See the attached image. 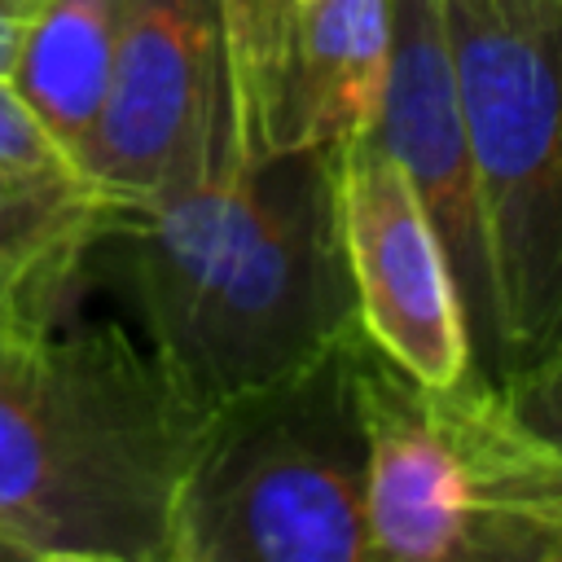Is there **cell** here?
<instances>
[{"mask_svg": "<svg viewBox=\"0 0 562 562\" xmlns=\"http://www.w3.org/2000/svg\"><path fill=\"white\" fill-rule=\"evenodd\" d=\"M224 57V0H132L101 114L83 149L88 184L136 211L180 162Z\"/></svg>", "mask_w": 562, "mask_h": 562, "instance_id": "9", "label": "cell"}, {"mask_svg": "<svg viewBox=\"0 0 562 562\" xmlns=\"http://www.w3.org/2000/svg\"><path fill=\"white\" fill-rule=\"evenodd\" d=\"M369 531L391 562H562V439L505 386H422L360 329Z\"/></svg>", "mask_w": 562, "mask_h": 562, "instance_id": "3", "label": "cell"}, {"mask_svg": "<svg viewBox=\"0 0 562 562\" xmlns=\"http://www.w3.org/2000/svg\"><path fill=\"white\" fill-rule=\"evenodd\" d=\"M342 250L364 338L413 382L452 386L474 373L470 321L452 263L404 167L378 132L334 149Z\"/></svg>", "mask_w": 562, "mask_h": 562, "instance_id": "6", "label": "cell"}, {"mask_svg": "<svg viewBox=\"0 0 562 562\" xmlns=\"http://www.w3.org/2000/svg\"><path fill=\"white\" fill-rule=\"evenodd\" d=\"M356 347L360 325L202 417L176 492L167 562L378 558Z\"/></svg>", "mask_w": 562, "mask_h": 562, "instance_id": "4", "label": "cell"}, {"mask_svg": "<svg viewBox=\"0 0 562 562\" xmlns=\"http://www.w3.org/2000/svg\"><path fill=\"white\" fill-rule=\"evenodd\" d=\"M127 9L132 0H40L13 61V83L70 149L79 171Z\"/></svg>", "mask_w": 562, "mask_h": 562, "instance_id": "10", "label": "cell"}, {"mask_svg": "<svg viewBox=\"0 0 562 562\" xmlns=\"http://www.w3.org/2000/svg\"><path fill=\"white\" fill-rule=\"evenodd\" d=\"M119 215L92 189H57L0 171V316H48Z\"/></svg>", "mask_w": 562, "mask_h": 562, "instance_id": "11", "label": "cell"}, {"mask_svg": "<svg viewBox=\"0 0 562 562\" xmlns=\"http://www.w3.org/2000/svg\"><path fill=\"white\" fill-rule=\"evenodd\" d=\"M0 171L35 184H57V189H92L79 162L70 158V149L22 97L13 75H0Z\"/></svg>", "mask_w": 562, "mask_h": 562, "instance_id": "12", "label": "cell"}, {"mask_svg": "<svg viewBox=\"0 0 562 562\" xmlns=\"http://www.w3.org/2000/svg\"><path fill=\"white\" fill-rule=\"evenodd\" d=\"M386 4H391V66H386V97L373 132L404 167L452 263L461 307L470 321L474 373L501 386L492 250H487L474 154H470L461 101H457L443 13H439V0H386Z\"/></svg>", "mask_w": 562, "mask_h": 562, "instance_id": "8", "label": "cell"}, {"mask_svg": "<svg viewBox=\"0 0 562 562\" xmlns=\"http://www.w3.org/2000/svg\"><path fill=\"white\" fill-rule=\"evenodd\" d=\"M40 0H0V75H13V61H18V48H22V35L35 18Z\"/></svg>", "mask_w": 562, "mask_h": 562, "instance_id": "13", "label": "cell"}, {"mask_svg": "<svg viewBox=\"0 0 562 562\" xmlns=\"http://www.w3.org/2000/svg\"><path fill=\"white\" fill-rule=\"evenodd\" d=\"M268 149H342L378 127L391 66L386 0H224Z\"/></svg>", "mask_w": 562, "mask_h": 562, "instance_id": "7", "label": "cell"}, {"mask_svg": "<svg viewBox=\"0 0 562 562\" xmlns=\"http://www.w3.org/2000/svg\"><path fill=\"white\" fill-rule=\"evenodd\" d=\"M496 281L501 386L562 351V0H439Z\"/></svg>", "mask_w": 562, "mask_h": 562, "instance_id": "5", "label": "cell"}, {"mask_svg": "<svg viewBox=\"0 0 562 562\" xmlns=\"http://www.w3.org/2000/svg\"><path fill=\"white\" fill-rule=\"evenodd\" d=\"M110 233L136 334L202 413L360 325L334 154L263 145L228 31L193 140Z\"/></svg>", "mask_w": 562, "mask_h": 562, "instance_id": "1", "label": "cell"}, {"mask_svg": "<svg viewBox=\"0 0 562 562\" xmlns=\"http://www.w3.org/2000/svg\"><path fill=\"white\" fill-rule=\"evenodd\" d=\"M202 417L140 334L0 316V558L167 562Z\"/></svg>", "mask_w": 562, "mask_h": 562, "instance_id": "2", "label": "cell"}]
</instances>
